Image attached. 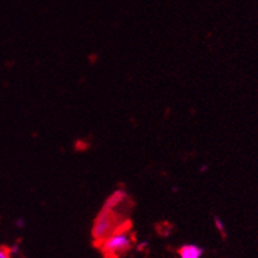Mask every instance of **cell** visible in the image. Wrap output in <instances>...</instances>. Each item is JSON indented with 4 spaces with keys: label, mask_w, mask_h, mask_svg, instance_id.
<instances>
[{
    "label": "cell",
    "mask_w": 258,
    "mask_h": 258,
    "mask_svg": "<svg viewBox=\"0 0 258 258\" xmlns=\"http://www.w3.org/2000/svg\"><path fill=\"white\" fill-rule=\"evenodd\" d=\"M132 245L133 238L129 231V227L112 232L100 243L101 250L105 253L106 257H119L123 253L128 252Z\"/></svg>",
    "instance_id": "7a4b0ae2"
},
{
    "label": "cell",
    "mask_w": 258,
    "mask_h": 258,
    "mask_svg": "<svg viewBox=\"0 0 258 258\" xmlns=\"http://www.w3.org/2000/svg\"><path fill=\"white\" fill-rule=\"evenodd\" d=\"M204 249L197 244H183L178 249L179 258H202Z\"/></svg>",
    "instance_id": "3957f363"
},
{
    "label": "cell",
    "mask_w": 258,
    "mask_h": 258,
    "mask_svg": "<svg viewBox=\"0 0 258 258\" xmlns=\"http://www.w3.org/2000/svg\"><path fill=\"white\" fill-rule=\"evenodd\" d=\"M107 258H119V257H107Z\"/></svg>",
    "instance_id": "52a82bcc"
},
{
    "label": "cell",
    "mask_w": 258,
    "mask_h": 258,
    "mask_svg": "<svg viewBox=\"0 0 258 258\" xmlns=\"http://www.w3.org/2000/svg\"><path fill=\"white\" fill-rule=\"evenodd\" d=\"M0 258H12L11 249L7 246H0Z\"/></svg>",
    "instance_id": "5b68a950"
},
{
    "label": "cell",
    "mask_w": 258,
    "mask_h": 258,
    "mask_svg": "<svg viewBox=\"0 0 258 258\" xmlns=\"http://www.w3.org/2000/svg\"><path fill=\"white\" fill-rule=\"evenodd\" d=\"M120 207H116V208L102 207V209L98 212L96 220H94L93 227H92V236L96 243L100 244L112 232L120 229H126L131 226L129 221L123 220L120 216H117V208H120Z\"/></svg>",
    "instance_id": "6da1fadb"
},
{
    "label": "cell",
    "mask_w": 258,
    "mask_h": 258,
    "mask_svg": "<svg viewBox=\"0 0 258 258\" xmlns=\"http://www.w3.org/2000/svg\"><path fill=\"white\" fill-rule=\"evenodd\" d=\"M213 220H214V226H216V229H217L218 231H220L221 234L225 236V235H226V227H225V223H223V221L221 220L218 216H214Z\"/></svg>",
    "instance_id": "277c9868"
},
{
    "label": "cell",
    "mask_w": 258,
    "mask_h": 258,
    "mask_svg": "<svg viewBox=\"0 0 258 258\" xmlns=\"http://www.w3.org/2000/svg\"><path fill=\"white\" fill-rule=\"evenodd\" d=\"M16 225H17L18 227H24V226H25V222H24V220H22V218H18V220H17V222H16Z\"/></svg>",
    "instance_id": "8992f818"
}]
</instances>
